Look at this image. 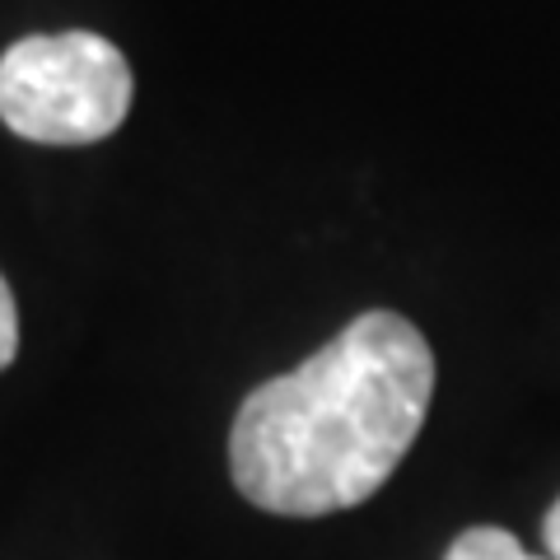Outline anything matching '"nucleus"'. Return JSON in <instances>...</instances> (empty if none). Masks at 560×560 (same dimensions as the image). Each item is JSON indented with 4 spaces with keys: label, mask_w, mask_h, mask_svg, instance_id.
<instances>
[{
    "label": "nucleus",
    "mask_w": 560,
    "mask_h": 560,
    "mask_svg": "<svg viewBox=\"0 0 560 560\" xmlns=\"http://www.w3.org/2000/svg\"><path fill=\"white\" fill-rule=\"evenodd\" d=\"M434 401V350L393 308L360 313L300 370L267 378L234 416L243 500L285 518L355 510L411 453Z\"/></svg>",
    "instance_id": "f257e3e1"
},
{
    "label": "nucleus",
    "mask_w": 560,
    "mask_h": 560,
    "mask_svg": "<svg viewBox=\"0 0 560 560\" xmlns=\"http://www.w3.org/2000/svg\"><path fill=\"white\" fill-rule=\"evenodd\" d=\"M131 66L98 33H33L0 57V121L33 145H94L131 113Z\"/></svg>",
    "instance_id": "f03ea898"
},
{
    "label": "nucleus",
    "mask_w": 560,
    "mask_h": 560,
    "mask_svg": "<svg viewBox=\"0 0 560 560\" xmlns=\"http://www.w3.org/2000/svg\"><path fill=\"white\" fill-rule=\"evenodd\" d=\"M444 560H551V556L523 551V541L514 533H504V528H467L448 547Z\"/></svg>",
    "instance_id": "7ed1b4c3"
},
{
    "label": "nucleus",
    "mask_w": 560,
    "mask_h": 560,
    "mask_svg": "<svg viewBox=\"0 0 560 560\" xmlns=\"http://www.w3.org/2000/svg\"><path fill=\"white\" fill-rule=\"evenodd\" d=\"M14 350H20V308H14V294L0 276V370H10Z\"/></svg>",
    "instance_id": "20e7f679"
},
{
    "label": "nucleus",
    "mask_w": 560,
    "mask_h": 560,
    "mask_svg": "<svg viewBox=\"0 0 560 560\" xmlns=\"http://www.w3.org/2000/svg\"><path fill=\"white\" fill-rule=\"evenodd\" d=\"M541 537H547V556H551V560H560V500L551 504L547 523H541Z\"/></svg>",
    "instance_id": "39448f33"
}]
</instances>
